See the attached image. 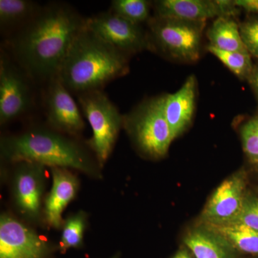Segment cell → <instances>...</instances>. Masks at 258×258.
<instances>
[{"label": "cell", "mask_w": 258, "mask_h": 258, "mask_svg": "<svg viewBox=\"0 0 258 258\" xmlns=\"http://www.w3.org/2000/svg\"><path fill=\"white\" fill-rule=\"evenodd\" d=\"M235 222H241L258 232V198L249 190L246 195L242 211Z\"/></svg>", "instance_id": "24"}, {"label": "cell", "mask_w": 258, "mask_h": 258, "mask_svg": "<svg viewBox=\"0 0 258 258\" xmlns=\"http://www.w3.org/2000/svg\"><path fill=\"white\" fill-rule=\"evenodd\" d=\"M109 258H120V254L119 253H116L114 255L111 256V257H110Z\"/></svg>", "instance_id": "29"}, {"label": "cell", "mask_w": 258, "mask_h": 258, "mask_svg": "<svg viewBox=\"0 0 258 258\" xmlns=\"http://www.w3.org/2000/svg\"><path fill=\"white\" fill-rule=\"evenodd\" d=\"M87 225L88 215L84 211L76 212L64 220L61 227L59 250L66 253L69 249L81 247Z\"/></svg>", "instance_id": "20"}, {"label": "cell", "mask_w": 258, "mask_h": 258, "mask_svg": "<svg viewBox=\"0 0 258 258\" xmlns=\"http://www.w3.org/2000/svg\"><path fill=\"white\" fill-rule=\"evenodd\" d=\"M235 3L241 10L258 15V0H235Z\"/></svg>", "instance_id": "25"}, {"label": "cell", "mask_w": 258, "mask_h": 258, "mask_svg": "<svg viewBox=\"0 0 258 258\" xmlns=\"http://www.w3.org/2000/svg\"><path fill=\"white\" fill-rule=\"evenodd\" d=\"M44 103L49 127L74 138L82 134L86 124L79 107L57 77L47 83Z\"/></svg>", "instance_id": "12"}, {"label": "cell", "mask_w": 258, "mask_h": 258, "mask_svg": "<svg viewBox=\"0 0 258 258\" xmlns=\"http://www.w3.org/2000/svg\"><path fill=\"white\" fill-rule=\"evenodd\" d=\"M47 239L9 213L0 217V258H51Z\"/></svg>", "instance_id": "9"}, {"label": "cell", "mask_w": 258, "mask_h": 258, "mask_svg": "<svg viewBox=\"0 0 258 258\" xmlns=\"http://www.w3.org/2000/svg\"><path fill=\"white\" fill-rule=\"evenodd\" d=\"M33 81L16 61L2 50L0 55V123L8 124L35 106Z\"/></svg>", "instance_id": "7"}, {"label": "cell", "mask_w": 258, "mask_h": 258, "mask_svg": "<svg viewBox=\"0 0 258 258\" xmlns=\"http://www.w3.org/2000/svg\"><path fill=\"white\" fill-rule=\"evenodd\" d=\"M129 56L85 28L61 64L57 78L71 93L103 91L129 73Z\"/></svg>", "instance_id": "3"}, {"label": "cell", "mask_w": 258, "mask_h": 258, "mask_svg": "<svg viewBox=\"0 0 258 258\" xmlns=\"http://www.w3.org/2000/svg\"><path fill=\"white\" fill-rule=\"evenodd\" d=\"M197 93L198 81L195 75H191L176 92L162 95L164 115L174 139L191 124L196 108Z\"/></svg>", "instance_id": "15"}, {"label": "cell", "mask_w": 258, "mask_h": 258, "mask_svg": "<svg viewBox=\"0 0 258 258\" xmlns=\"http://www.w3.org/2000/svg\"><path fill=\"white\" fill-rule=\"evenodd\" d=\"M227 241L235 250L258 255V232L239 222L200 223Z\"/></svg>", "instance_id": "17"}, {"label": "cell", "mask_w": 258, "mask_h": 258, "mask_svg": "<svg viewBox=\"0 0 258 258\" xmlns=\"http://www.w3.org/2000/svg\"><path fill=\"white\" fill-rule=\"evenodd\" d=\"M250 165L253 167L254 170L257 171L258 172V158L257 159H256L255 161H254L253 163H252Z\"/></svg>", "instance_id": "28"}, {"label": "cell", "mask_w": 258, "mask_h": 258, "mask_svg": "<svg viewBox=\"0 0 258 258\" xmlns=\"http://www.w3.org/2000/svg\"><path fill=\"white\" fill-rule=\"evenodd\" d=\"M209 45L218 50L230 52L247 51L241 37L240 25L233 18L215 19L207 31Z\"/></svg>", "instance_id": "18"}, {"label": "cell", "mask_w": 258, "mask_h": 258, "mask_svg": "<svg viewBox=\"0 0 258 258\" xmlns=\"http://www.w3.org/2000/svg\"><path fill=\"white\" fill-rule=\"evenodd\" d=\"M153 5L154 16L192 22L227 18L230 10L227 0H159Z\"/></svg>", "instance_id": "14"}, {"label": "cell", "mask_w": 258, "mask_h": 258, "mask_svg": "<svg viewBox=\"0 0 258 258\" xmlns=\"http://www.w3.org/2000/svg\"><path fill=\"white\" fill-rule=\"evenodd\" d=\"M83 18L66 3L42 7L35 16L8 37L12 57L35 83L55 79L78 35Z\"/></svg>", "instance_id": "1"}, {"label": "cell", "mask_w": 258, "mask_h": 258, "mask_svg": "<svg viewBox=\"0 0 258 258\" xmlns=\"http://www.w3.org/2000/svg\"><path fill=\"white\" fill-rule=\"evenodd\" d=\"M247 175L240 169L217 186L202 212L200 223H225L237 220L248 191Z\"/></svg>", "instance_id": "11"}, {"label": "cell", "mask_w": 258, "mask_h": 258, "mask_svg": "<svg viewBox=\"0 0 258 258\" xmlns=\"http://www.w3.org/2000/svg\"><path fill=\"white\" fill-rule=\"evenodd\" d=\"M207 49L218 60L221 61L232 74L238 79L247 81L254 69L252 56L247 51L245 52H230L218 50L208 45Z\"/></svg>", "instance_id": "21"}, {"label": "cell", "mask_w": 258, "mask_h": 258, "mask_svg": "<svg viewBox=\"0 0 258 258\" xmlns=\"http://www.w3.org/2000/svg\"><path fill=\"white\" fill-rule=\"evenodd\" d=\"M123 128L139 152L152 159L164 157L174 140L164 115L162 96L144 100L123 115Z\"/></svg>", "instance_id": "4"}, {"label": "cell", "mask_w": 258, "mask_h": 258, "mask_svg": "<svg viewBox=\"0 0 258 258\" xmlns=\"http://www.w3.org/2000/svg\"><path fill=\"white\" fill-rule=\"evenodd\" d=\"M173 258H191L187 251L185 249H181L173 257Z\"/></svg>", "instance_id": "27"}, {"label": "cell", "mask_w": 258, "mask_h": 258, "mask_svg": "<svg viewBox=\"0 0 258 258\" xmlns=\"http://www.w3.org/2000/svg\"><path fill=\"white\" fill-rule=\"evenodd\" d=\"M14 164L12 197L15 208L27 221L39 223L43 220L46 166L30 161Z\"/></svg>", "instance_id": "8"}, {"label": "cell", "mask_w": 258, "mask_h": 258, "mask_svg": "<svg viewBox=\"0 0 258 258\" xmlns=\"http://www.w3.org/2000/svg\"><path fill=\"white\" fill-rule=\"evenodd\" d=\"M184 244L195 258H233L235 249L222 237L200 224L189 231Z\"/></svg>", "instance_id": "16"}, {"label": "cell", "mask_w": 258, "mask_h": 258, "mask_svg": "<svg viewBox=\"0 0 258 258\" xmlns=\"http://www.w3.org/2000/svg\"><path fill=\"white\" fill-rule=\"evenodd\" d=\"M239 25L241 37L247 52L258 60V15L249 17Z\"/></svg>", "instance_id": "23"}, {"label": "cell", "mask_w": 258, "mask_h": 258, "mask_svg": "<svg viewBox=\"0 0 258 258\" xmlns=\"http://www.w3.org/2000/svg\"><path fill=\"white\" fill-rule=\"evenodd\" d=\"M78 100L92 129L88 147L102 168L111 156L123 128V115L103 91L83 93L78 96Z\"/></svg>", "instance_id": "6"}, {"label": "cell", "mask_w": 258, "mask_h": 258, "mask_svg": "<svg viewBox=\"0 0 258 258\" xmlns=\"http://www.w3.org/2000/svg\"><path fill=\"white\" fill-rule=\"evenodd\" d=\"M30 0H0V26L10 35L21 28L41 9Z\"/></svg>", "instance_id": "19"}, {"label": "cell", "mask_w": 258, "mask_h": 258, "mask_svg": "<svg viewBox=\"0 0 258 258\" xmlns=\"http://www.w3.org/2000/svg\"><path fill=\"white\" fill-rule=\"evenodd\" d=\"M52 186L44 200L43 221L50 228L59 230L64 222L62 214L76 198L80 181L71 169L50 168Z\"/></svg>", "instance_id": "13"}, {"label": "cell", "mask_w": 258, "mask_h": 258, "mask_svg": "<svg viewBox=\"0 0 258 258\" xmlns=\"http://www.w3.org/2000/svg\"><path fill=\"white\" fill-rule=\"evenodd\" d=\"M206 22L152 17L147 23L149 50L184 62H195L201 55Z\"/></svg>", "instance_id": "5"}, {"label": "cell", "mask_w": 258, "mask_h": 258, "mask_svg": "<svg viewBox=\"0 0 258 258\" xmlns=\"http://www.w3.org/2000/svg\"><path fill=\"white\" fill-rule=\"evenodd\" d=\"M86 28L128 56L149 50L147 31L108 10L86 18Z\"/></svg>", "instance_id": "10"}, {"label": "cell", "mask_w": 258, "mask_h": 258, "mask_svg": "<svg viewBox=\"0 0 258 258\" xmlns=\"http://www.w3.org/2000/svg\"><path fill=\"white\" fill-rule=\"evenodd\" d=\"M153 3L147 0H113L109 11L138 25L148 23L152 18Z\"/></svg>", "instance_id": "22"}, {"label": "cell", "mask_w": 258, "mask_h": 258, "mask_svg": "<svg viewBox=\"0 0 258 258\" xmlns=\"http://www.w3.org/2000/svg\"><path fill=\"white\" fill-rule=\"evenodd\" d=\"M247 81L252 88L258 103V64L254 66L253 71Z\"/></svg>", "instance_id": "26"}, {"label": "cell", "mask_w": 258, "mask_h": 258, "mask_svg": "<svg viewBox=\"0 0 258 258\" xmlns=\"http://www.w3.org/2000/svg\"><path fill=\"white\" fill-rule=\"evenodd\" d=\"M0 152L2 159L11 164L30 161L101 176V166L86 147L74 137L50 127H32L21 134L5 136L0 142Z\"/></svg>", "instance_id": "2"}]
</instances>
